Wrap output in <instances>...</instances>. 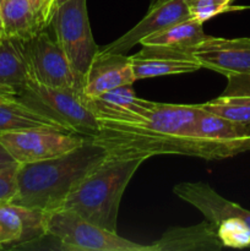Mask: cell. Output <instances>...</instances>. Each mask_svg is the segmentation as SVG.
<instances>
[{
  "mask_svg": "<svg viewBox=\"0 0 250 251\" xmlns=\"http://www.w3.org/2000/svg\"><path fill=\"white\" fill-rule=\"evenodd\" d=\"M199 104L154 103L144 119L136 122L98 120L92 137L109 158H151L161 154H181L201 158V146L191 132Z\"/></svg>",
  "mask_w": 250,
  "mask_h": 251,
  "instance_id": "cell-1",
  "label": "cell"
},
{
  "mask_svg": "<svg viewBox=\"0 0 250 251\" xmlns=\"http://www.w3.org/2000/svg\"><path fill=\"white\" fill-rule=\"evenodd\" d=\"M105 158L104 150L87 137L81 146L68 153L19 164L17 190L10 202L42 212L58 210L80 181Z\"/></svg>",
  "mask_w": 250,
  "mask_h": 251,
  "instance_id": "cell-2",
  "label": "cell"
},
{
  "mask_svg": "<svg viewBox=\"0 0 250 251\" xmlns=\"http://www.w3.org/2000/svg\"><path fill=\"white\" fill-rule=\"evenodd\" d=\"M146 158H107L93 168L60 208L71 210L85 220L117 233L118 213L124 191Z\"/></svg>",
  "mask_w": 250,
  "mask_h": 251,
  "instance_id": "cell-3",
  "label": "cell"
},
{
  "mask_svg": "<svg viewBox=\"0 0 250 251\" xmlns=\"http://www.w3.org/2000/svg\"><path fill=\"white\" fill-rule=\"evenodd\" d=\"M44 227L49 237L68 251H150V245L137 244L109 232L66 208L44 212Z\"/></svg>",
  "mask_w": 250,
  "mask_h": 251,
  "instance_id": "cell-4",
  "label": "cell"
},
{
  "mask_svg": "<svg viewBox=\"0 0 250 251\" xmlns=\"http://www.w3.org/2000/svg\"><path fill=\"white\" fill-rule=\"evenodd\" d=\"M17 100L55 120L66 131L92 139L100 129V122L78 91L50 87L29 78Z\"/></svg>",
  "mask_w": 250,
  "mask_h": 251,
  "instance_id": "cell-5",
  "label": "cell"
},
{
  "mask_svg": "<svg viewBox=\"0 0 250 251\" xmlns=\"http://www.w3.org/2000/svg\"><path fill=\"white\" fill-rule=\"evenodd\" d=\"M47 28L51 29L54 39L83 82V77L100 51L91 29L87 0H68L61 4L51 15Z\"/></svg>",
  "mask_w": 250,
  "mask_h": 251,
  "instance_id": "cell-6",
  "label": "cell"
},
{
  "mask_svg": "<svg viewBox=\"0 0 250 251\" xmlns=\"http://www.w3.org/2000/svg\"><path fill=\"white\" fill-rule=\"evenodd\" d=\"M22 47L29 78L50 87L69 88L82 93V81L47 28H41L31 38L22 41Z\"/></svg>",
  "mask_w": 250,
  "mask_h": 251,
  "instance_id": "cell-7",
  "label": "cell"
},
{
  "mask_svg": "<svg viewBox=\"0 0 250 251\" xmlns=\"http://www.w3.org/2000/svg\"><path fill=\"white\" fill-rule=\"evenodd\" d=\"M87 137L54 127H32L0 135V142L19 164L54 158L77 149Z\"/></svg>",
  "mask_w": 250,
  "mask_h": 251,
  "instance_id": "cell-8",
  "label": "cell"
},
{
  "mask_svg": "<svg viewBox=\"0 0 250 251\" xmlns=\"http://www.w3.org/2000/svg\"><path fill=\"white\" fill-rule=\"evenodd\" d=\"M201 109V108H200ZM201 146V158L218 161L250 150V124L200 110L191 129Z\"/></svg>",
  "mask_w": 250,
  "mask_h": 251,
  "instance_id": "cell-9",
  "label": "cell"
},
{
  "mask_svg": "<svg viewBox=\"0 0 250 251\" xmlns=\"http://www.w3.org/2000/svg\"><path fill=\"white\" fill-rule=\"evenodd\" d=\"M201 68L221 75H250V37L221 38L207 36L190 50Z\"/></svg>",
  "mask_w": 250,
  "mask_h": 251,
  "instance_id": "cell-10",
  "label": "cell"
},
{
  "mask_svg": "<svg viewBox=\"0 0 250 251\" xmlns=\"http://www.w3.org/2000/svg\"><path fill=\"white\" fill-rule=\"evenodd\" d=\"M188 17H190V14L186 0H166L161 4L152 5L141 21L100 50L103 53L126 54L144 38Z\"/></svg>",
  "mask_w": 250,
  "mask_h": 251,
  "instance_id": "cell-11",
  "label": "cell"
},
{
  "mask_svg": "<svg viewBox=\"0 0 250 251\" xmlns=\"http://www.w3.org/2000/svg\"><path fill=\"white\" fill-rule=\"evenodd\" d=\"M44 237V212L12 202H0V239L4 249L26 248Z\"/></svg>",
  "mask_w": 250,
  "mask_h": 251,
  "instance_id": "cell-12",
  "label": "cell"
},
{
  "mask_svg": "<svg viewBox=\"0 0 250 251\" xmlns=\"http://www.w3.org/2000/svg\"><path fill=\"white\" fill-rule=\"evenodd\" d=\"M137 80L168 75H184L200 70L201 65L190 51L164 47H142L130 56Z\"/></svg>",
  "mask_w": 250,
  "mask_h": 251,
  "instance_id": "cell-13",
  "label": "cell"
},
{
  "mask_svg": "<svg viewBox=\"0 0 250 251\" xmlns=\"http://www.w3.org/2000/svg\"><path fill=\"white\" fill-rule=\"evenodd\" d=\"M135 81L130 56L100 50L83 77L82 97H96L120 86L132 85Z\"/></svg>",
  "mask_w": 250,
  "mask_h": 251,
  "instance_id": "cell-14",
  "label": "cell"
},
{
  "mask_svg": "<svg viewBox=\"0 0 250 251\" xmlns=\"http://www.w3.org/2000/svg\"><path fill=\"white\" fill-rule=\"evenodd\" d=\"M83 102L98 120L115 122L144 119L156 103L137 97L132 85L120 86L96 97L83 98Z\"/></svg>",
  "mask_w": 250,
  "mask_h": 251,
  "instance_id": "cell-15",
  "label": "cell"
},
{
  "mask_svg": "<svg viewBox=\"0 0 250 251\" xmlns=\"http://www.w3.org/2000/svg\"><path fill=\"white\" fill-rule=\"evenodd\" d=\"M174 195L198 208L207 221L216 226L228 217H239L250 228V211L223 198L207 183H179L173 188Z\"/></svg>",
  "mask_w": 250,
  "mask_h": 251,
  "instance_id": "cell-16",
  "label": "cell"
},
{
  "mask_svg": "<svg viewBox=\"0 0 250 251\" xmlns=\"http://www.w3.org/2000/svg\"><path fill=\"white\" fill-rule=\"evenodd\" d=\"M223 248L217 226L206 220L190 227H175L150 245V251H218Z\"/></svg>",
  "mask_w": 250,
  "mask_h": 251,
  "instance_id": "cell-17",
  "label": "cell"
},
{
  "mask_svg": "<svg viewBox=\"0 0 250 251\" xmlns=\"http://www.w3.org/2000/svg\"><path fill=\"white\" fill-rule=\"evenodd\" d=\"M28 80L22 41L0 34V95L17 100Z\"/></svg>",
  "mask_w": 250,
  "mask_h": 251,
  "instance_id": "cell-18",
  "label": "cell"
},
{
  "mask_svg": "<svg viewBox=\"0 0 250 251\" xmlns=\"http://www.w3.org/2000/svg\"><path fill=\"white\" fill-rule=\"evenodd\" d=\"M228 86L218 97L201 103L202 110L233 120L250 124V75L229 76Z\"/></svg>",
  "mask_w": 250,
  "mask_h": 251,
  "instance_id": "cell-19",
  "label": "cell"
},
{
  "mask_svg": "<svg viewBox=\"0 0 250 251\" xmlns=\"http://www.w3.org/2000/svg\"><path fill=\"white\" fill-rule=\"evenodd\" d=\"M1 34L11 38H31L42 27L39 15L31 0H0Z\"/></svg>",
  "mask_w": 250,
  "mask_h": 251,
  "instance_id": "cell-20",
  "label": "cell"
},
{
  "mask_svg": "<svg viewBox=\"0 0 250 251\" xmlns=\"http://www.w3.org/2000/svg\"><path fill=\"white\" fill-rule=\"evenodd\" d=\"M207 36L208 34L203 31V24L196 21L193 17H188L146 37L140 42V44L142 47H164L190 51Z\"/></svg>",
  "mask_w": 250,
  "mask_h": 251,
  "instance_id": "cell-21",
  "label": "cell"
},
{
  "mask_svg": "<svg viewBox=\"0 0 250 251\" xmlns=\"http://www.w3.org/2000/svg\"><path fill=\"white\" fill-rule=\"evenodd\" d=\"M32 127H54L66 131L55 120L16 98L0 100V135Z\"/></svg>",
  "mask_w": 250,
  "mask_h": 251,
  "instance_id": "cell-22",
  "label": "cell"
},
{
  "mask_svg": "<svg viewBox=\"0 0 250 251\" xmlns=\"http://www.w3.org/2000/svg\"><path fill=\"white\" fill-rule=\"evenodd\" d=\"M217 234L223 248H250V228L239 217H228L217 225Z\"/></svg>",
  "mask_w": 250,
  "mask_h": 251,
  "instance_id": "cell-23",
  "label": "cell"
},
{
  "mask_svg": "<svg viewBox=\"0 0 250 251\" xmlns=\"http://www.w3.org/2000/svg\"><path fill=\"white\" fill-rule=\"evenodd\" d=\"M190 17L196 21L205 24L212 17L225 12L235 10L234 6L218 1V0H186Z\"/></svg>",
  "mask_w": 250,
  "mask_h": 251,
  "instance_id": "cell-24",
  "label": "cell"
},
{
  "mask_svg": "<svg viewBox=\"0 0 250 251\" xmlns=\"http://www.w3.org/2000/svg\"><path fill=\"white\" fill-rule=\"evenodd\" d=\"M17 167L19 164L0 169V202H10L16 194Z\"/></svg>",
  "mask_w": 250,
  "mask_h": 251,
  "instance_id": "cell-25",
  "label": "cell"
},
{
  "mask_svg": "<svg viewBox=\"0 0 250 251\" xmlns=\"http://www.w3.org/2000/svg\"><path fill=\"white\" fill-rule=\"evenodd\" d=\"M54 12V0H42L41 11H39V19L43 28H47L49 21L51 19V15Z\"/></svg>",
  "mask_w": 250,
  "mask_h": 251,
  "instance_id": "cell-26",
  "label": "cell"
},
{
  "mask_svg": "<svg viewBox=\"0 0 250 251\" xmlns=\"http://www.w3.org/2000/svg\"><path fill=\"white\" fill-rule=\"evenodd\" d=\"M15 164H19L15 162V159L10 156L9 152L6 151L4 146L0 142V169H5L9 168V167L15 166Z\"/></svg>",
  "mask_w": 250,
  "mask_h": 251,
  "instance_id": "cell-27",
  "label": "cell"
},
{
  "mask_svg": "<svg viewBox=\"0 0 250 251\" xmlns=\"http://www.w3.org/2000/svg\"><path fill=\"white\" fill-rule=\"evenodd\" d=\"M31 1H32V4H33V6L36 7L37 12H38V15H39V11H41L42 0H31ZM39 20H41V19H39Z\"/></svg>",
  "mask_w": 250,
  "mask_h": 251,
  "instance_id": "cell-28",
  "label": "cell"
},
{
  "mask_svg": "<svg viewBox=\"0 0 250 251\" xmlns=\"http://www.w3.org/2000/svg\"><path fill=\"white\" fill-rule=\"evenodd\" d=\"M68 1V0H54V11H55V9L58 6H60L61 4H64V2H66ZM54 14V12H53Z\"/></svg>",
  "mask_w": 250,
  "mask_h": 251,
  "instance_id": "cell-29",
  "label": "cell"
},
{
  "mask_svg": "<svg viewBox=\"0 0 250 251\" xmlns=\"http://www.w3.org/2000/svg\"><path fill=\"white\" fill-rule=\"evenodd\" d=\"M166 1V0H152L151 1V6L152 5H157V4H161V2Z\"/></svg>",
  "mask_w": 250,
  "mask_h": 251,
  "instance_id": "cell-30",
  "label": "cell"
},
{
  "mask_svg": "<svg viewBox=\"0 0 250 251\" xmlns=\"http://www.w3.org/2000/svg\"><path fill=\"white\" fill-rule=\"evenodd\" d=\"M218 1L223 2V4H228V5H232L233 0H218Z\"/></svg>",
  "mask_w": 250,
  "mask_h": 251,
  "instance_id": "cell-31",
  "label": "cell"
},
{
  "mask_svg": "<svg viewBox=\"0 0 250 251\" xmlns=\"http://www.w3.org/2000/svg\"><path fill=\"white\" fill-rule=\"evenodd\" d=\"M11 100V98L4 97V96H1V95H0V100Z\"/></svg>",
  "mask_w": 250,
  "mask_h": 251,
  "instance_id": "cell-32",
  "label": "cell"
},
{
  "mask_svg": "<svg viewBox=\"0 0 250 251\" xmlns=\"http://www.w3.org/2000/svg\"><path fill=\"white\" fill-rule=\"evenodd\" d=\"M0 33H1V17H0Z\"/></svg>",
  "mask_w": 250,
  "mask_h": 251,
  "instance_id": "cell-33",
  "label": "cell"
},
{
  "mask_svg": "<svg viewBox=\"0 0 250 251\" xmlns=\"http://www.w3.org/2000/svg\"><path fill=\"white\" fill-rule=\"evenodd\" d=\"M0 247L2 248V245H1V239H0ZM2 249H4V248H2Z\"/></svg>",
  "mask_w": 250,
  "mask_h": 251,
  "instance_id": "cell-34",
  "label": "cell"
},
{
  "mask_svg": "<svg viewBox=\"0 0 250 251\" xmlns=\"http://www.w3.org/2000/svg\"><path fill=\"white\" fill-rule=\"evenodd\" d=\"M1 249H2V248H1V247H0V250H1Z\"/></svg>",
  "mask_w": 250,
  "mask_h": 251,
  "instance_id": "cell-35",
  "label": "cell"
},
{
  "mask_svg": "<svg viewBox=\"0 0 250 251\" xmlns=\"http://www.w3.org/2000/svg\"><path fill=\"white\" fill-rule=\"evenodd\" d=\"M0 34H1V33H0Z\"/></svg>",
  "mask_w": 250,
  "mask_h": 251,
  "instance_id": "cell-36",
  "label": "cell"
}]
</instances>
